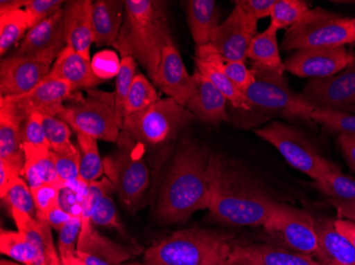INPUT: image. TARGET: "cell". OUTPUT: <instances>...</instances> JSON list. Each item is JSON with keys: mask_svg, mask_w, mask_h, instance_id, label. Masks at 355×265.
Segmentation results:
<instances>
[{"mask_svg": "<svg viewBox=\"0 0 355 265\" xmlns=\"http://www.w3.org/2000/svg\"><path fill=\"white\" fill-rule=\"evenodd\" d=\"M213 219L232 226H264L279 203L250 175L219 155L209 163Z\"/></svg>", "mask_w": 355, "mask_h": 265, "instance_id": "obj_1", "label": "cell"}, {"mask_svg": "<svg viewBox=\"0 0 355 265\" xmlns=\"http://www.w3.org/2000/svg\"><path fill=\"white\" fill-rule=\"evenodd\" d=\"M209 157L205 147L193 139H182L159 193L155 208L159 221L183 222L193 213L209 208Z\"/></svg>", "mask_w": 355, "mask_h": 265, "instance_id": "obj_2", "label": "cell"}, {"mask_svg": "<svg viewBox=\"0 0 355 265\" xmlns=\"http://www.w3.org/2000/svg\"><path fill=\"white\" fill-rule=\"evenodd\" d=\"M123 26L116 48L121 57L139 62L155 83L162 53L171 39L167 3L159 0H125Z\"/></svg>", "mask_w": 355, "mask_h": 265, "instance_id": "obj_3", "label": "cell"}, {"mask_svg": "<svg viewBox=\"0 0 355 265\" xmlns=\"http://www.w3.org/2000/svg\"><path fill=\"white\" fill-rule=\"evenodd\" d=\"M255 80L244 95L248 111H239L237 125L255 127L276 117L312 121L314 109L301 93L289 89L284 73H276L261 66L252 65Z\"/></svg>", "mask_w": 355, "mask_h": 265, "instance_id": "obj_4", "label": "cell"}, {"mask_svg": "<svg viewBox=\"0 0 355 265\" xmlns=\"http://www.w3.org/2000/svg\"><path fill=\"white\" fill-rule=\"evenodd\" d=\"M228 235L205 228L173 232L144 253L146 265H225L232 250Z\"/></svg>", "mask_w": 355, "mask_h": 265, "instance_id": "obj_5", "label": "cell"}, {"mask_svg": "<svg viewBox=\"0 0 355 265\" xmlns=\"http://www.w3.org/2000/svg\"><path fill=\"white\" fill-rule=\"evenodd\" d=\"M119 149L103 159L107 179L119 194V200L131 214L143 208L150 184L149 170L144 154L146 147L121 133Z\"/></svg>", "mask_w": 355, "mask_h": 265, "instance_id": "obj_6", "label": "cell"}, {"mask_svg": "<svg viewBox=\"0 0 355 265\" xmlns=\"http://www.w3.org/2000/svg\"><path fill=\"white\" fill-rule=\"evenodd\" d=\"M87 95L78 91L65 103L57 117L69 123L76 133L89 135L97 140L117 143L121 136L114 91L93 89Z\"/></svg>", "mask_w": 355, "mask_h": 265, "instance_id": "obj_7", "label": "cell"}, {"mask_svg": "<svg viewBox=\"0 0 355 265\" xmlns=\"http://www.w3.org/2000/svg\"><path fill=\"white\" fill-rule=\"evenodd\" d=\"M195 119L184 105L166 97L148 109L125 116L121 133L145 147H157L173 140Z\"/></svg>", "mask_w": 355, "mask_h": 265, "instance_id": "obj_8", "label": "cell"}, {"mask_svg": "<svg viewBox=\"0 0 355 265\" xmlns=\"http://www.w3.org/2000/svg\"><path fill=\"white\" fill-rule=\"evenodd\" d=\"M352 44L351 19L322 8L309 10L302 19L289 28L283 39V51L314 48L345 47Z\"/></svg>", "mask_w": 355, "mask_h": 265, "instance_id": "obj_9", "label": "cell"}, {"mask_svg": "<svg viewBox=\"0 0 355 265\" xmlns=\"http://www.w3.org/2000/svg\"><path fill=\"white\" fill-rule=\"evenodd\" d=\"M253 131L257 136L276 147L289 165L313 181L331 171L340 170L335 163L319 154L302 131L291 125L275 120Z\"/></svg>", "mask_w": 355, "mask_h": 265, "instance_id": "obj_10", "label": "cell"}, {"mask_svg": "<svg viewBox=\"0 0 355 265\" xmlns=\"http://www.w3.org/2000/svg\"><path fill=\"white\" fill-rule=\"evenodd\" d=\"M263 227L288 250L313 257L318 254L315 219L308 211L279 203Z\"/></svg>", "mask_w": 355, "mask_h": 265, "instance_id": "obj_11", "label": "cell"}, {"mask_svg": "<svg viewBox=\"0 0 355 265\" xmlns=\"http://www.w3.org/2000/svg\"><path fill=\"white\" fill-rule=\"evenodd\" d=\"M55 57L12 55L0 64L1 97L23 95L43 82L51 73Z\"/></svg>", "mask_w": 355, "mask_h": 265, "instance_id": "obj_12", "label": "cell"}, {"mask_svg": "<svg viewBox=\"0 0 355 265\" xmlns=\"http://www.w3.org/2000/svg\"><path fill=\"white\" fill-rule=\"evenodd\" d=\"M302 97L315 109L345 111L355 104V57L346 68L324 79L311 80Z\"/></svg>", "mask_w": 355, "mask_h": 265, "instance_id": "obj_13", "label": "cell"}, {"mask_svg": "<svg viewBox=\"0 0 355 265\" xmlns=\"http://www.w3.org/2000/svg\"><path fill=\"white\" fill-rule=\"evenodd\" d=\"M257 30V19L235 6L227 19L213 32L209 44L216 48L225 63L246 61Z\"/></svg>", "mask_w": 355, "mask_h": 265, "instance_id": "obj_14", "label": "cell"}, {"mask_svg": "<svg viewBox=\"0 0 355 265\" xmlns=\"http://www.w3.org/2000/svg\"><path fill=\"white\" fill-rule=\"evenodd\" d=\"M354 57L345 47L303 49L285 62V71L297 77L324 79L346 68Z\"/></svg>", "mask_w": 355, "mask_h": 265, "instance_id": "obj_15", "label": "cell"}, {"mask_svg": "<svg viewBox=\"0 0 355 265\" xmlns=\"http://www.w3.org/2000/svg\"><path fill=\"white\" fill-rule=\"evenodd\" d=\"M77 93L65 82L46 77L37 86L28 93L6 98L12 101L19 113L27 118L31 113L59 115L63 105L73 100Z\"/></svg>", "mask_w": 355, "mask_h": 265, "instance_id": "obj_16", "label": "cell"}, {"mask_svg": "<svg viewBox=\"0 0 355 265\" xmlns=\"http://www.w3.org/2000/svg\"><path fill=\"white\" fill-rule=\"evenodd\" d=\"M26 118L8 98H0V161L21 175L25 165L23 125Z\"/></svg>", "mask_w": 355, "mask_h": 265, "instance_id": "obj_17", "label": "cell"}, {"mask_svg": "<svg viewBox=\"0 0 355 265\" xmlns=\"http://www.w3.org/2000/svg\"><path fill=\"white\" fill-rule=\"evenodd\" d=\"M64 8L32 28L24 37L16 55H48L57 59L67 47Z\"/></svg>", "mask_w": 355, "mask_h": 265, "instance_id": "obj_18", "label": "cell"}, {"mask_svg": "<svg viewBox=\"0 0 355 265\" xmlns=\"http://www.w3.org/2000/svg\"><path fill=\"white\" fill-rule=\"evenodd\" d=\"M155 84L167 97L185 107L193 87V77L187 71L173 39H168L163 51Z\"/></svg>", "mask_w": 355, "mask_h": 265, "instance_id": "obj_19", "label": "cell"}, {"mask_svg": "<svg viewBox=\"0 0 355 265\" xmlns=\"http://www.w3.org/2000/svg\"><path fill=\"white\" fill-rule=\"evenodd\" d=\"M191 77L193 87L185 107L205 123L219 125L227 120L228 100L223 93L197 69H195Z\"/></svg>", "mask_w": 355, "mask_h": 265, "instance_id": "obj_20", "label": "cell"}, {"mask_svg": "<svg viewBox=\"0 0 355 265\" xmlns=\"http://www.w3.org/2000/svg\"><path fill=\"white\" fill-rule=\"evenodd\" d=\"M225 265H321L310 255L264 244L233 245Z\"/></svg>", "mask_w": 355, "mask_h": 265, "instance_id": "obj_21", "label": "cell"}, {"mask_svg": "<svg viewBox=\"0 0 355 265\" xmlns=\"http://www.w3.org/2000/svg\"><path fill=\"white\" fill-rule=\"evenodd\" d=\"M195 64L197 71H200L217 89L223 93L225 99L239 111H248V103L244 93L236 89L225 75V60L212 44L196 46Z\"/></svg>", "mask_w": 355, "mask_h": 265, "instance_id": "obj_22", "label": "cell"}, {"mask_svg": "<svg viewBox=\"0 0 355 265\" xmlns=\"http://www.w3.org/2000/svg\"><path fill=\"white\" fill-rule=\"evenodd\" d=\"M93 3L91 0H71L64 6L67 45L89 61L94 43Z\"/></svg>", "mask_w": 355, "mask_h": 265, "instance_id": "obj_23", "label": "cell"}, {"mask_svg": "<svg viewBox=\"0 0 355 265\" xmlns=\"http://www.w3.org/2000/svg\"><path fill=\"white\" fill-rule=\"evenodd\" d=\"M47 77L65 82L75 93L96 89L103 83L94 73L91 61L69 46L58 55Z\"/></svg>", "mask_w": 355, "mask_h": 265, "instance_id": "obj_24", "label": "cell"}, {"mask_svg": "<svg viewBox=\"0 0 355 265\" xmlns=\"http://www.w3.org/2000/svg\"><path fill=\"white\" fill-rule=\"evenodd\" d=\"M319 252V263L332 262L338 265H355V250L348 239L337 230L334 220L318 218L315 220Z\"/></svg>", "mask_w": 355, "mask_h": 265, "instance_id": "obj_25", "label": "cell"}, {"mask_svg": "<svg viewBox=\"0 0 355 265\" xmlns=\"http://www.w3.org/2000/svg\"><path fill=\"white\" fill-rule=\"evenodd\" d=\"M125 3L121 0H97L93 3L94 43L114 46L123 26Z\"/></svg>", "mask_w": 355, "mask_h": 265, "instance_id": "obj_26", "label": "cell"}, {"mask_svg": "<svg viewBox=\"0 0 355 265\" xmlns=\"http://www.w3.org/2000/svg\"><path fill=\"white\" fill-rule=\"evenodd\" d=\"M77 252L91 255L111 264H123L131 258L130 250L101 235L91 221H83Z\"/></svg>", "mask_w": 355, "mask_h": 265, "instance_id": "obj_27", "label": "cell"}, {"mask_svg": "<svg viewBox=\"0 0 355 265\" xmlns=\"http://www.w3.org/2000/svg\"><path fill=\"white\" fill-rule=\"evenodd\" d=\"M185 15L191 37L196 46L207 45L213 32L220 25V12L214 0H187Z\"/></svg>", "mask_w": 355, "mask_h": 265, "instance_id": "obj_28", "label": "cell"}, {"mask_svg": "<svg viewBox=\"0 0 355 265\" xmlns=\"http://www.w3.org/2000/svg\"><path fill=\"white\" fill-rule=\"evenodd\" d=\"M24 153L25 165L21 177L30 188L35 189L44 184H63L55 170L51 147L24 145Z\"/></svg>", "mask_w": 355, "mask_h": 265, "instance_id": "obj_29", "label": "cell"}, {"mask_svg": "<svg viewBox=\"0 0 355 265\" xmlns=\"http://www.w3.org/2000/svg\"><path fill=\"white\" fill-rule=\"evenodd\" d=\"M278 31L275 26L269 25L262 33L255 35L248 51V57L255 65L269 71L284 73V62L281 59L278 44Z\"/></svg>", "mask_w": 355, "mask_h": 265, "instance_id": "obj_30", "label": "cell"}, {"mask_svg": "<svg viewBox=\"0 0 355 265\" xmlns=\"http://www.w3.org/2000/svg\"><path fill=\"white\" fill-rule=\"evenodd\" d=\"M77 134L78 147L80 151V181L87 185L99 181L103 173V159L98 150L97 139L89 135Z\"/></svg>", "mask_w": 355, "mask_h": 265, "instance_id": "obj_31", "label": "cell"}, {"mask_svg": "<svg viewBox=\"0 0 355 265\" xmlns=\"http://www.w3.org/2000/svg\"><path fill=\"white\" fill-rule=\"evenodd\" d=\"M313 186L329 197V200L355 204V179L340 172L331 171L315 179Z\"/></svg>", "mask_w": 355, "mask_h": 265, "instance_id": "obj_32", "label": "cell"}, {"mask_svg": "<svg viewBox=\"0 0 355 265\" xmlns=\"http://www.w3.org/2000/svg\"><path fill=\"white\" fill-rule=\"evenodd\" d=\"M29 29V19L25 10H15L0 14V53L7 55Z\"/></svg>", "mask_w": 355, "mask_h": 265, "instance_id": "obj_33", "label": "cell"}, {"mask_svg": "<svg viewBox=\"0 0 355 265\" xmlns=\"http://www.w3.org/2000/svg\"><path fill=\"white\" fill-rule=\"evenodd\" d=\"M159 99L161 98L150 80L143 73H137L125 100V117L148 109Z\"/></svg>", "mask_w": 355, "mask_h": 265, "instance_id": "obj_34", "label": "cell"}, {"mask_svg": "<svg viewBox=\"0 0 355 265\" xmlns=\"http://www.w3.org/2000/svg\"><path fill=\"white\" fill-rule=\"evenodd\" d=\"M55 170L64 186H73L79 181L80 151L73 143L60 150L53 151Z\"/></svg>", "mask_w": 355, "mask_h": 265, "instance_id": "obj_35", "label": "cell"}, {"mask_svg": "<svg viewBox=\"0 0 355 265\" xmlns=\"http://www.w3.org/2000/svg\"><path fill=\"white\" fill-rule=\"evenodd\" d=\"M309 10L310 6L303 0H276L270 14V24L278 30H288L296 25Z\"/></svg>", "mask_w": 355, "mask_h": 265, "instance_id": "obj_36", "label": "cell"}, {"mask_svg": "<svg viewBox=\"0 0 355 265\" xmlns=\"http://www.w3.org/2000/svg\"><path fill=\"white\" fill-rule=\"evenodd\" d=\"M313 122L318 123L331 133L355 136V115L332 109H315L311 116Z\"/></svg>", "mask_w": 355, "mask_h": 265, "instance_id": "obj_37", "label": "cell"}, {"mask_svg": "<svg viewBox=\"0 0 355 265\" xmlns=\"http://www.w3.org/2000/svg\"><path fill=\"white\" fill-rule=\"evenodd\" d=\"M137 63L133 57H121V69L115 83V101H116V113L119 125L123 127L125 119V104L128 93L132 86L133 80L137 75Z\"/></svg>", "mask_w": 355, "mask_h": 265, "instance_id": "obj_38", "label": "cell"}, {"mask_svg": "<svg viewBox=\"0 0 355 265\" xmlns=\"http://www.w3.org/2000/svg\"><path fill=\"white\" fill-rule=\"evenodd\" d=\"M1 200L5 201L9 209H17L27 213L32 218H37V210L31 188L23 177L19 176L14 179L5 197H1Z\"/></svg>", "mask_w": 355, "mask_h": 265, "instance_id": "obj_39", "label": "cell"}, {"mask_svg": "<svg viewBox=\"0 0 355 265\" xmlns=\"http://www.w3.org/2000/svg\"><path fill=\"white\" fill-rule=\"evenodd\" d=\"M91 222L95 226L107 227L117 230L123 238L129 240L130 237L127 234L125 226L119 219V212L115 207L114 201L112 194L103 197L98 205L94 208L91 215Z\"/></svg>", "mask_w": 355, "mask_h": 265, "instance_id": "obj_40", "label": "cell"}, {"mask_svg": "<svg viewBox=\"0 0 355 265\" xmlns=\"http://www.w3.org/2000/svg\"><path fill=\"white\" fill-rule=\"evenodd\" d=\"M63 187V184H44L31 189L37 210V220H47L49 212L59 205L60 193Z\"/></svg>", "mask_w": 355, "mask_h": 265, "instance_id": "obj_41", "label": "cell"}, {"mask_svg": "<svg viewBox=\"0 0 355 265\" xmlns=\"http://www.w3.org/2000/svg\"><path fill=\"white\" fill-rule=\"evenodd\" d=\"M43 125L51 150H60L71 145V127L63 119L57 116L43 115Z\"/></svg>", "mask_w": 355, "mask_h": 265, "instance_id": "obj_42", "label": "cell"}, {"mask_svg": "<svg viewBox=\"0 0 355 265\" xmlns=\"http://www.w3.org/2000/svg\"><path fill=\"white\" fill-rule=\"evenodd\" d=\"M83 226V215H73L61 230L58 238V252L60 258L65 259L77 255L78 240Z\"/></svg>", "mask_w": 355, "mask_h": 265, "instance_id": "obj_43", "label": "cell"}, {"mask_svg": "<svg viewBox=\"0 0 355 265\" xmlns=\"http://www.w3.org/2000/svg\"><path fill=\"white\" fill-rule=\"evenodd\" d=\"M121 60L115 51L105 49L92 57L91 65L96 77L105 82L116 77L121 69Z\"/></svg>", "mask_w": 355, "mask_h": 265, "instance_id": "obj_44", "label": "cell"}, {"mask_svg": "<svg viewBox=\"0 0 355 265\" xmlns=\"http://www.w3.org/2000/svg\"><path fill=\"white\" fill-rule=\"evenodd\" d=\"M65 3L64 0H28L24 10L29 19V30L57 13Z\"/></svg>", "mask_w": 355, "mask_h": 265, "instance_id": "obj_45", "label": "cell"}, {"mask_svg": "<svg viewBox=\"0 0 355 265\" xmlns=\"http://www.w3.org/2000/svg\"><path fill=\"white\" fill-rule=\"evenodd\" d=\"M23 145L51 147L46 138L41 113H31L26 118L23 125Z\"/></svg>", "mask_w": 355, "mask_h": 265, "instance_id": "obj_46", "label": "cell"}, {"mask_svg": "<svg viewBox=\"0 0 355 265\" xmlns=\"http://www.w3.org/2000/svg\"><path fill=\"white\" fill-rule=\"evenodd\" d=\"M225 75L239 91L244 93L255 80L254 71L247 67L245 61L227 62L225 64Z\"/></svg>", "mask_w": 355, "mask_h": 265, "instance_id": "obj_47", "label": "cell"}, {"mask_svg": "<svg viewBox=\"0 0 355 265\" xmlns=\"http://www.w3.org/2000/svg\"><path fill=\"white\" fill-rule=\"evenodd\" d=\"M234 3L243 11L259 21L270 16L276 0H236Z\"/></svg>", "mask_w": 355, "mask_h": 265, "instance_id": "obj_48", "label": "cell"}, {"mask_svg": "<svg viewBox=\"0 0 355 265\" xmlns=\"http://www.w3.org/2000/svg\"><path fill=\"white\" fill-rule=\"evenodd\" d=\"M338 145H340V151L344 155L345 161L348 163L351 170L355 172V136L340 135Z\"/></svg>", "mask_w": 355, "mask_h": 265, "instance_id": "obj_49", "label": "cell"}, {"mask_svg": "<svg viewBox=\"0 0 355 265\" xmlns=\"http://www.w3.org/2000/svg\"><path fill=\"white\" fill-rule=\"evenodd\" d=\"M71 218H73V215L64 210L59 204L49 212L46 221H47L48 224L51 225V228L60 231L71 221Z\"/></svg>", "mask_w": 355, "mask_h": 265, "instance_id": "obj_50", "label": "cell"}, {"mask_svg": "<svg viewBox=\"0 0 355 265\" xmlns=\"http://www.w3.org/2000/svg\"><path fill=\"white\" fill-rule=\"evenodd\" d=\"M21 175L16 174L7 163L0 161V197H3L14 179Z\"/></svg>", "mask_w": 355, "mask_h": 265, "instance_id": "obj_51", "label": "cell"}, {"mask_svg": "<svg viewBox=\"0 0 355 265\" xmlns=\"http://www.w3.org/2000/svg\"><path fill=\"white\" fill-rule=\"evenodd\" d=\"M334 225L340 234L344 235L349 242L352 244L355 250V221L348 219H337L334 220Z\"/></svg>", "mask_w": 355, "mask_h": 265, "instance_id": "obj_52", "label": "cell"}, {"mask_svg": "<svg viewBox=\"0 0 355 265\" xmlns=\"http://www.w3.org/2000/svg\"><path fill=\"white\" fill-rule=\"evenodd\" d=\"M329 202L335 207L340 219L355 221V204H344L332 200H329Z\"/></svg>", "mask_w": 355, "mask_h": 265, "instance_id": "obj_53", "label": "cell"}, {"mask_svg": "<svg viewBox=\"0 0 355 265\" xmlns=\"http://www.w3.org/2000/svg\"><path fill=\"white\" fill-rule=\"evenodd\" d=\"M27 1L28 0H1L0 1V14L21 10V8H25Z\"/></svg>", "mask_w": 355, "mask_h": 265, "instance_id": "obj_54", "label": "cell"}, {"mask_svg": "<svg viewBox=\"0 0 355 265\" xmlns=\"http://www.w3.org/2000/svg\"><path fill=\"white\" fill-rule=\"evenodd\" d=\"M351 30H352V44H355V19H351Z\"/></svg>", "mask_w": 355, "mask_h": 265, "instance_id": "obj_55", "label": "cell"}, {"mask_svg": "<svg viewBox=\"0 0 355 265\" xmlns=\"http://www.w3.org/2000/svg\"><path fill=\"white\" fill-rule=\"evenodd\" d=\"M1 265H19V264H16V263L10 262V261H7V260H1Z\"/></svg>", "mask_w": 355, "mask_h": 265, "instance_id": "obj_56", "label": "cell"}, {"mask_svg": "<svg viewBox=\"0 0 355 265\" xmlns=\"http://www.w3.org/2000/svg\"><path fill=\"white\" fill-rule=\"evenodd\" d=\"M321 265H338V264H335V263H332V262H322V263H320Z\"/></svg>", "mask_w": 355, "mask_h": 265, "instance_id": "obj_57", "label": "cell"}, {"mask_svg": "<svg viewBox=\"0 0 355 265\" xmlns=\"http://www.w3.org/2000/svg\"><path fill=\"white\" fill-rule=\"evenodd\" d=\"M128 265H146V264H144V263H131V264H128Z\"/></svg>", "mask_w": 355, "mask_h": 265, "instance_id": "obj_58", "label": "cell"}]
</instances>
